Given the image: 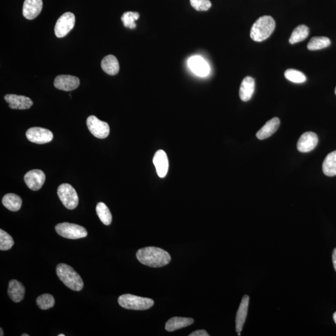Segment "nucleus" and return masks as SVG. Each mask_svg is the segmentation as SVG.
Here are the masks:
<instances>
[{
    "mask_svg": "<svg viewBox=\"0 0 336 336\" xmlns=\"http://www.w3.org/2000/svg\"><path fill=\"white\" fill-rule=\"evenodd\" d=\"M309 35V28L305 25H299L296 27L290 36L289 42L291 44L303 41Z\"/></svg>",
    "mask_w": 336,
    "mask_h": 336,
    "instance_id": "25",
    "label": "nucleus"
},
{
    "mask_svg": "<svg viewBox=\"0 0 336 336\" xmlns=\"http://www.w3.org/2000/svg\"><path fill=\"white\" fill-rule=\"evenodd\" d=\"M54 85L56 89L64 91H72L77 88L80 85V81L75 76L60 75L56 77Z\"/></svg>",
    "mask_w": 336,
    "mask_h": 336,
    "instance_id": "11",
    "label": "nucleus"
},
{
    "mask_svg": "<svg viewBox=\"0 0 336 336\" xmlns=\"http://www.w3.org/2000/svg\"><path fill=\"white\" fill-rule=\"evenodd\" d=\"M335 95H336V88H335Z\"/></svg>",
    "mask_w": 336,
    "mask_h": 336,
    "instance_id": "39",
    "label": "nucleus"
},
{
    "mask_svg": "<svg viewBox=\"0 0 336 336\" xmlns=\"http://www.w3.org/2000/svg\"><path fill=\"white\" fill-rule=\"evenodd\" d=\"M58 336H65V335L63 334H59Z\"/></svg>",
    "mask_w": 336,
    "mask_h": 336,
    "instance_id": "38",
    "label": "nucleus"
},
{
    "mask_svg": "<svg viewBox=\"0 0 336 336\" xmlns=\"http://www.w3.org/2000/svg\"><path fill=\"white\" fill-rule=\"evenodd\" d=\"M101 69L106 74L115 75L119 72L120 66L117 59L113 55L106 56L101 63Z\"/></svg>",
    "mask_w": 336,
    "mask_h": 336,
    "instance_id": "22",
    "label": "nucleus"
},
{
    "mask_svg": "<svg viewBox=\"0 0 336 336\" xmlns=\"http://www.w3.org/2000/svg\"><path fill=\"white\" fill-rule=\"evenodd\" d=\"M46 179L44 172L39 169H33L25 174L24 180L28 187L33 191H38L42 188Z\"/></svg>",
    "mask_w": 336,
    "mask_h": 336,
    "instance_id": "10",
    "label": "nucleus"
},
{
    "mask_svg": "<svg viewBox=\"0 0 336 336\" xmlns=\"http://www.w3.org/2000/svg\"><path fill=\"white\" fill-rule=\"evenodd\" d=\"M193 318L174 317L170 319L166 323L165 329L168 332H173L177 329L184 328L194 323Z\"/></svg>",
    "mask_w": 336,
    "mask_h": 336,
    "instance_id": "21",
    "label": "nucleus"
},
{
    "mask_svg": "<svg viewBox=\"0 0 336 336\" xmlns=\"http://www.w3.org/2000/svg\"><path fill=\"white\" fill-rule=\"evenodd\" d=\"M8 294L11 300L19 303L23 299L25 294V288L21 282L12 279L8 286Z\"/></svg>",
    "mask_w": 336,
    "mask_h": 336,
    "instance_id": "18",
    "label": "nucleus"
},
{
    "mask_svg": "<svg viewBox=\"0 0 336 336\" xmlns=\"http://www.w3.org/2000/svg\"><path fill=\"white\" fill-rule=\"evenodd\" d=\"M139 18L140 14L138 12L127 11V12L123 13L121 19L123 22L124 27L128 28L130 29H135L137 27L135 21L138 20Z\"/></svg>",
    "mask_w": 336,
    "mask_h": 336,
    "instance_id": "28",
    "label": "nucleus"
},
{
    "mask_svg": "<svg viewBox=\"0 0 336 336\" xmlns=\"http://www.w3.org/2000/svg\"><path fill=\"white\" fill-rule=\"evenodd\" d=\"M332 263L333 265H334V268L336 272V248L333 251L332 253Z\"/></svg>",
    "mask_w": 336,
    "mask_h": 336,
    "instance_id": "34",
    "label": "nucleus"
},
{
    "mask_svg": "<svg viewBox=\"0 0 336 336\" xmlns=\"http://www.w3.org/2000/svg\"><path fill=\"white\" fill-rule=\"evenodd\" d=\"M190 4L195 10L199 11H208L212 6L210 0H190Z\"/></svg>",
    "mask_w": 336,
    "mask_h": 336,
    "instance_id": "32",
    "label": "nucleus"
},
{
    "mask_svg": "<svg viewBox=\"0 0 336 336\" xmlns=\"http://www.w3.org/2000/svg\"><path fill=\"white\" fill-rule=\"evenodd\" d=\"M188 66L197 75L206 76L210 72V66L207 62L200 56H194L189 59Z\"/></svg>",
    "mask_w": 336,
    "mask_h": 336,
    "instance_id": "17",
    "label": "nucleus"
},
{
    "mask_svg": "<svg viewBox=\"0 0 336 336\" xmlns=\"http://www.w3.org/2000/svg\"><path fill=\"white\" fill-rule=\"evenodd\" d=\"M118 302L123 308L132 310H147L154 305L152 299L131 294L121 295Z\"/></svg>",
    "mask_w": 336,
    "mask_h": 336,
    "instance_id": "4",
    "label": "nucleus"
},
{
    "mask_svg": "<svg viewBox=\"0 0 336 336\" xmlns=\"http://www.w3.org/2000/svg\"><path fill=\"white\" fill-rule=\"evenodd\" d=\"M275 28V22L272 16H262L251 28L250 37L253 41L262 42L270 37Z\"/></svg>",
    "mask_w": 336,
    "mask_h": 336,
    "instance_id": "2",
    "label": "nucleus"
},
{
    "mask_svg": "<svg viewBox=\"0 0 336 336\" xmlns=\"http://www.w3.org/2000/svg\"><path fill=\"white\" fill-rule=\"evenodd\" d=\"M55 228L59 236L68 239L84 238L88 234L84 227L68 222L60 223L56 225Z\"/></svg>",
    "mask_w": 336,
    "mask_h": 336,
    "instance_id": "5",
    "label": "nucleus"
},
{
    "mask_svg": "<svg viewBox=\"0 0 336 336\" xmlns=\"http://www.w3.org/2000/svg\"><path fill=\"white\" fill-rule=\"evenodd\" d=\"M250 298L248 295H245L242 298L241 304L237 311L236 315V331L239 335H241V332L244 327L245 320H246L248 304H249Z\"/></svg>",
    "mask_w": 336,
    "mask_h": 336,
    "instance_id": "16",
    "label": "nucleus"
},
{
    "mask_svg": "<svg viewBox=\"0 0 336 336\" xmlns=\"http://www.w3.org/2000/svg\"><path fill=\"white\" fill-rule=\"evenodd\" d=\"M285 77L288 80L296 84L304 83L306 81V77L303 72L295 69H288L285 72Z\"/></svg>",
    "mask_w": 336,
    "mask_h": 336,
    "instance_id": "29",
    "label": "nucleus"
},
{
    "mask_svg": "<svg viewBox=\"0 0 336 336\" xmlns=\"http://www.w3.org/2000/svg\"><path fill=\"white\" fill-rule=\"evenodd\" d=\"M36 303L41 309L46 310L55 306V299L52 295L44 294L38 297L36 299Z\"/></svg>",
    "mask_w": 336,
    "mask_h": 336,
    "instance_id": "30",
    "label": "nucleus"
},
{
    "mask_svg": "<svg viewBox=\"0 0 336 336\" xmlns=\"http://www.w3.org/2000/svg\"><path fill=\"white\" fill-rule=\"evenodd\" d=\"M189 336H210L208 332L204 329L197 330L189 335Z\"/></svg>",
    "mask_w": 336,
    "mask_h": 336,
    "instance_id": "33",
    "label": "nucleus"
},
{
    "mask_svg": "<svg viewBox=\"0 0 336 336\" xmlns=\"http://www.w3.org/2000/svg\"><path fill=\"white\" fill-rule=\"evenodd\" d=\"M75 18L74 14L66 12L63 14L56 22L55 32L59 38H64L74 27Z\"/></svg>",
    "mask_w": 336,
    "mask_h": 336,
    "instance_id": "7",
    "label": "nucleus"
},
{
    "mask_svg": "<svg viewBox=\"0 0 336 336\" xmlns=\"http://www.w3.org/2000/svg\"><path fill=\"white\" fill-rule=\"evenodd\" d=\"M330 45H331V41L328 38L314 37L311 39L307 47L310 50H316L324 49L329 47Z\"/></svg>",
    "mask_w": 336,
    "mask_h": 336,
    "instance_id": "27",
    "label": "nucleus"
},
{
    "mask_svg": "<svg viewBox=\"0 0 336 336\" xmlns=\"http://www.w3.org/2000/svg\"><path fill=\"white\" fill-rule=\"evenodd\" d=\"M254 91H255V81L252 77L248 76L242 82L239 90L240 98L244 101L250 100Z\"/></svg>",
    "mask_w": 336,
    "mask_h": 336,
    "instance_id": "20",
    "label": "nucleus"
},
{
    "mask_svg": "<svg viewBox=\"0 0 336 336\" xmlns=\"http://www.w3.org/2000/svg\"><path fill=\"white\" fill-rule=\"evenodd\" d=\"M137 258L141 264L152 268L165 266L171 261V256L162 248L148 247L141 248L137 252Z\"/></svg>",
    "mask_w": 336,
    "mask_h": 336,
    "instance_id": "1",
    "label": "nucleus"
},
{
    "mask_svg": "<svg viewBox=\"0 0 336 336\" xmlns=\"http://www.w3.org/2000/svg\"><path fill=\"white\" fill-rule=\"evenodd\" d=\"M87 125L89 131L96 138L104 139L109 136L110 127L105 121H101L94 115L90 116L87 119Z\"/></svg>",
    "mask_w": 336,
    "mask_h": 336,
    "instance_id": "8",
    "label": "nucleus"
},
{
    "mask_svg": "<svg viewBox=\"0 0 336 336\" xmlns=\"http://www.w3.org/2000/svg\"><path fill=\"white\" fill-rule=\"evenodd\" d=\"M14 241L12 237L3 229L0 230V250H8L13 247Z\"/></svg>",
    "mask_w": 336,
    "mask_h": 336,
    "instance_id": "31",
    "label": "nucleus"
},
{
    "mask_svg": "<svg viewBox=\"0 0 336 336\" xmlns=\"http://www.w3.org/2000/svg\"><path fill=\"white\" fill-rule=\"evenodd\" d=\"M5 100L9 104V107L11 109L27 110L33 105L31 98L23 95L7 94L5 96Z\"/></svg>",
    "mask_w": 336,
    "mask_h": 336,
    "instance_id": "12",
    "label": "nucleus"
},
{
    "mask_svg": "<svg viewBox=\"0 0 336 336\" xmlns=\"http://www.w3.org/2000/svg\"><path fill=\"white\" fill-rule=\"evenodd\" d=\"M2 203L8 210L16 212L20 210L22 199L18 195L10 193L5 195L2 199Z\"/></svg>",
    "mask_w": 336,
    "mask_h": 336,
    "instance_id": "23",
    "label": "nucleus"
},
{
    "mask_svg": "<svg viewBox=\"0 0 336 336\" xmlns=\"http://www.w3.org/2000/svg\"><path fill=\"white\" fill-rule=\"evenodd\" d=\"M28 140L36 144L47 143L53 139V134L49 130L41 127H32L26 133Z\"/></svg>",
    "mask_w": 336,
    "mask_h": 336,
    "instance_id": "9",
    "label": "nucleus"
},
{
    "mask_svg": "<svg viewBox=\"0 0 336 336\" xmlns=\"http://www.w3.org/2000/svg\"><path fill=\"white\" fill-rule=\"evenodd\" d=\"M155 168H156L157 173L160 177H165L168 173L169 168V161L165 151L160 149L155 153L153 160Z\"/></svg>",
    "mask_w": 336,
    "mask_h": 336,
    "instance_id": "14",
    "label": "nucleus"
},
{
    "mask_svg": "<svg viewBox=\"0 0 336 336\" xmlns=\"http://www.w3.org/2000/svg\"><path fill=\"white\" fill-rule=\"evenodd\" d=\"M318 143V137L315 133L306 132L299 138L297 148L301 152H308L313 150Z\"/></svg>",
    "mask_w": 336,
    "mask_h": 336,
    "instance_id": "13",
    "label": "nucleus"
},
{
    "mask_svg": "<svg viewBox=\"0 0 336 336\" xmlns=\"http://www.w3.org/2000/svg\"><path fill=\"white\" fill-rule=\"evenodd\" d=\"M21 336H29L28 334H22Z\"/></svg>",
    "mask_w": 336,
    "mask_h": 336,
    "instance_id": "37",
    "label": "nucleus"
},
{
    "mask_svg": "<svg viewBox=\"0 0 336 336\" xmlns=\"http://www.w3.org/2000/svg\"><path fill=\"white\" fill-rule=\"evenodd\" d=\"M0 331H1V334H0V335L4 336V331H3L2 328H0Z\"/></svg>",
    "mask_w": 336,
    "mask_h": 336,
    "instance_id": "36",
    "label": "nucleus"
},
{
    "mask_svg": "<svg viewBox=\"0 0 336 336\" xmlns=\"http://www.w3.org/2000/svg\"><path fill=\"white\" fill-rule=\"evenodd\" d=\"M56 273L59 279L69 289L79 292L84 288V282L81 276L69 265L59 264L56 268Z\"/></svg>",
    "mask_w": 336,
    "mask_h": 336,
    "instance_id": "3",
    "label": "nucleus"
},
{
    "mask_svg": "<svg viewBox=\"0 0 336 336\" xmlns=\"http://www.w3.org/2000/svg\"><path fill=\"white\" fill-rule=\"evenodd\" d=\"M333 319H334V321L336 324V312L334 313V315H333Z\"/></svg>",
    "mask_w": 336,
    "mask_h": 336,
    "instance_id": "35",
    "label": "nucleus"
},
{
    "mask_svg": "<svg viewBox=\"0 0 336 336\" xmlns=\"http://www.w3.org/2000/svg\"><path fill=\"white\" fill-rule=\"evenodd\" d=\"M96 212L100 221L104 224L109 225L112 221V216L109 209L103 202L98 203Z\"/></svg>",
    "mask_w": 336,
    "mask_h": 336,
    "instance_id": "26",
    "label": "nucleus"
},
{
    "mask_svg": "<svg viewBox=\"0 0 336 336\" xmlns=\"http://www.w3.org/2000/svg\"><path fill=\"white\" fill-rule=\"evenodd\" d=\"M43 3L42 0H25L22 8V14L28 19H35L42 10Z\"/></svg>",
    "mask_w": 336,
    "mask_h": 336,
    "instance_id": "15",
    "label": "nucleus"
},
{
    "mask_svg": "<svg viewBox=\"0 0 336 336\" xmlns=\"http://www.w3.org/2000/svg\"><path fill=\"white\" fill-rule=\"evenodd\" d=\"M58 195L63 204L68 210H72L77 208L79 197L77 192L69 184H63L59 186Z\"/></svg>",
    "mask_w": 336,
    "mask_h": 336,
    "instance_id": "6",
    "label": "nucleus"
},
{
    "mask_svg": "<svg viewBox=\"0 0 336 336\" xmlns=\"http://www.w3.org/2000/svg\"><path fill=\"white\" fill-rule=\"evenodd\" d=\"M323 171L327 176H334L336 175V151L329 153L323 164Z\"/></svg>",
    "mask_w": 336,
    "mask_h": 336,
    "instance_id": "24",
    "label": "nucleus"
},
{
    "mask_svg": "<svg viewBox=\"0 0 336 336\" xmlns=\"http://www.w3.org/2000/svg\"><path fill=\"white\" fill-rule=\"evenodd\" d=\"M279 124H280V121L278 118H273L272 119L268 121L265 125L256 134V137L259 140H265L270 137L277 131Z\"/></svg>",
    "mask_w": 336,
    "mask_h": 336,
    "instance_id": "19",
    "label": "nucleus"
}]
</instances>
